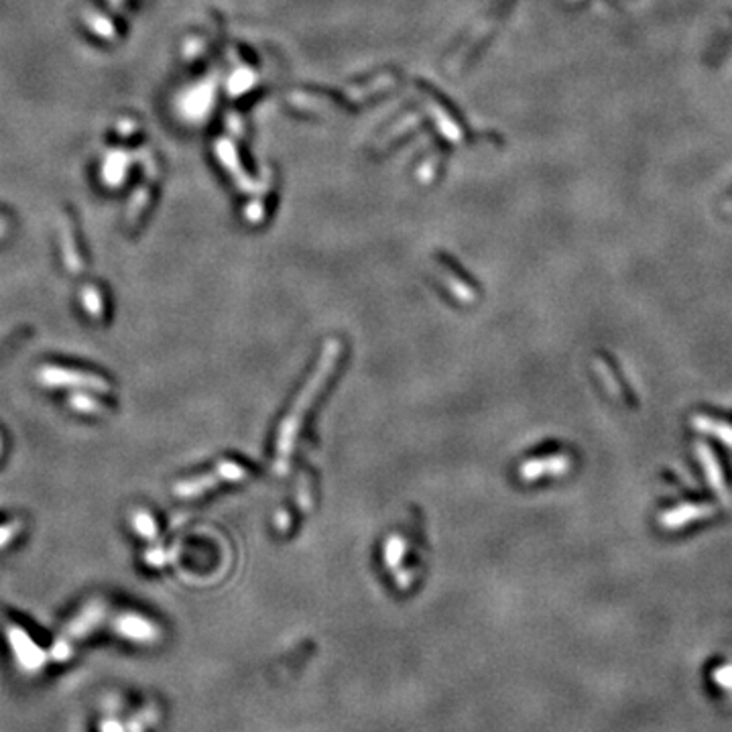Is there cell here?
Masks as SVG:
<instances>
[{
    "instance_id": "6da1fadb",
    "label": "cell",
    "mask_w": 732,
    "mask_h": 732,
    "mask_svg": "<svg viewBox=\"0 0 732 732\" xmlns=\"http://www.w3.org/2000/svg\"><path fill=\"white\" fill-rule=\"evenodd\" d=\"M342 350H344V346H342L340 340H328L324 344L322 356H320V360L315 364V370L311 373V377L303 385L302 393L297 395V399L291 405L287 417L283 419L279 433H277V456H275V466H273L277 474H285L289 470V458H291V452L295 448L297 435H300V430H302L303 417H305L307 409L311 407V403L317 399L320 390L326 387V383L330 381Z\"/></svg>"
},
{
    "instance_id": "7a4b0ae2",
    "label": "cell",
    "mask_w": 732,
    "mask_h": 732,
    "mask_svg": "<svg viewBox=\"0 0 732 732\" xmlns=\"http://www.w3.org/2000/svg\"><path fill=\"white\" fill-rule=\"evenodd\" d=\"M247 474H249V470H247L244 466H240L238 462L226 460V462H220V464L216 466V470L206 474V476L191 478V480H185V482L175 484V494H177V496H198V494H202V492L214 488L216 484H220V482H236V480H242Z\"/></svg>"
},
{
    "instance_id": "3957f363",
    "label": "cell",
    "mask_w": 732,
    "mask_h": 732,
    "mask_svg": "<svg viewBox=\"0 0 732 732\" xmlns=\"http://www.w3.org/2000/svg\"><path fill=\"white\" fill-rule=\"evenodd\" d=\"M39 381L45 387H76V388H92L98 393H108V383L96 375H87L80 370H70V368H59V366H43L39 370Z\"/></svg>"
},
{
    "instance_id": "277c9868",
    "label": "cell",
    "mask_w": 732,
    "mask_h": 732,
    "mask_svg": "<svg viewBox=\"0 0 732 732\" xmlns=\"http://www.w3.org/2000/svg\"><path fill=\"white\" fill-rule=\"evenodd\" d=\"M8 643L12 647L14 659L19 661L21 669L35 673L47 663V653L37 643L29 639V635L19 627H8Z\"/></svg>"
},
{
    "instance_id": "5b68a950",
    "label": "cell",
    "mask_w": 732,
    "mask_h": 732,
    "mask_svg": "<svg viewBox=\"0 0 732 732\" xmlns=\"http://www.w3.org/2000/svg\"><path fill=\"white\" fill-rule=\"evenodd\" d=\"M572 468V458L565 454H556L550 458H535V460H527L521 468H519V478L531 482L543 476H560L565 474Z\"/></svg>"
},
{
    "instance_id": "8992f818",
    "label": "cell",
    "mask_w": 732,
    "mask_h": 732,
    "mask_svg": "<svg viewBox=\"0 0 732 732\" xmlns=\"http://www.w3.org/2000/svg\"><path fill=\"white\" fill-rule=\"evenodd\" d=\"M116 631L121 637L134 641V643H153L159 639L157 625L138 616V614H123L116 620Z\"/></svg>"
},
{
    "instance_id": "52a82bcc",
    "label": "cell",
    "mask_w": 732,
    "mask_h": 732,
    "mask_svg": "<svg viewBox=\"0 0 732 732\" xmlns=\"http://www.w3.org/2000/svg\"><path fill=\"white\" fill-rule=\"evenodd\" d=\"M714 513H716V507H712V505H684V507H678V509L665 513L661 517V525L667 529H678L682 525H688L693 519L710 517Z\"/></svg>"
},
{
    "instance_id": "ba28073f",
    "label": "cell",
    "mask_w": 732,
    "mask_h": 732,
    "mask_svg": "<svg viewBox=\"0 0 732 732\" xmlns=\"http://www.w3.org/2000/svg\"><path fill=\"white\" fill-rule=\"evenodd\" d=\"M698 456H700V460H702L704 468H706V474H708V478H710V482H712L714 492L722 499V503H724L729 509H732V496L729 494V490H726V484H724V480H722V474H720V468H718V462L714 460V456H712L710 448H708V446H704V443H700V446H698Z\"/></svg>"
},
{
    "instance_id": "9c48e42d",
    "label": "cell",
    "mask_w": 732,
    "mask_h": 732,
    "mask_svg": "<svg viewBox=\"0 0 732 732\" xmlns=\"http://www.w3.org/2000/svg\"><path fill=\"white\" fill-rule=\"evenodd\" d=\"M405 552H407L405 537L399 533L388 535V539L385 541V565L388 567V572H397L399 563L405 558Z\"/></svg>"
},
{
    "instance_id": "30bf717a",
    "label": "cell",
    "mask_w": 732,
    "mask_h": 732,
    "mask_svg": "<svg viewBox=\"0 0 732 732\" xmlns=\"http://www.w3.org/2000/svg\"><path fill=\"white\" fill-rule=\"evenodd\" d=\"M102 614H104V606H96V604L87 606L86 612H84V614H80V616L72 623V627H70V635H74V637H84V635H86L87 631H90L94 625H98V623H100Z\"/></svg>"
},
{
    "instance_id": "8fae6325",
    "label": "cell",
    "mask_w": 732,
    "mask_h": 732,
    "mask_svg": "<svg viewBox=\"0 0 732 732\" xmlns=\"http://www.w3.org/2000/svg\"><path fill=\"white\" fill-rule=\"evenodd\" d=\"M693 426L698 430L706 431V433H712V435H718L729 448H732V428L726 426V423H720V421H712V419H706V417H693Z\"/></svg>"
},
{
    "instance_id": "7c38bea8",
    "label": "cell",
    "mask_w": 732,
    "mask_h": 732,
    "mask_svg": "<svg viewBox=\"0 0 732 732\" xmlns=\"http://www.w3.org/2000/svg\"><path fill=\"white\" fill-rule=\"evenodd\" d=\"M132 527L138 535H143L145 539H153L157 535V525L153 517L145 511H136L134 513V519H132Z\"/></svg>"
},
{
    "instance_id": "4fadbf2b",
    "label": "cell",
    "mask_w": 732,
    "mask_h": 732,
    "mask_svg": "<svg viewBox=\"0 0 732 732\" xmlns=\"http://www.w3.org/2000/svg\"><path fill=\"white\" fill-rule=\"evenodd\" d=\"M594 370L598 373V377H600V381H604L606 383V388H608V393L614 397V399H623V393H620V385L614 381V377H612V373H610V368L606 366V362L604 360H600V358H594Z\"/></svg>"
},
{
    "instance_id": "5bb4252c",
    "label": "cell",
    "mask_w": 732,
    "mask_h": 732,
    "mask_svg": "<svg viewBox=\"0 0 732 732\" xmlns=\"http://www.w3.org/2000/svg\"><path fill=\"white\" fill-rule=\"evenodd\" d=\"M86 21H87V25H90V27H92L98 35H102L104 39H114V37H116V31H114L112 23H110V21H106L104 17L94 14V12H87Z\"/></svg>"
},
{
    "instance_id": "9a60e30c",
    "label": "cell",
    "mask_w": 732,
    "mask_h": 732,
    "mask_svg": "<svg viewBox=\"0 0 732 732\" xmlns=\"http://www.w3.org/2000/svg\"><path fill=\"white\" fill-rule=\"evenodd\" d=\"M72 405H74V409L76 411H82V413H98L100 411V403L98 401H94L92 397H87L86 393H76V395H72Z\"/></svg>"
},
{
    "instance_id": "2e32d148",
    "label": "cell",
    "mask_w": 732,
    "mask_h": 732,
    "mask_svg": "<svg viewBox=\"0 0 732 732\" xmlns=\"http://www.w3.org/2000/svg\"><path fill=\"white\" fill-rule=\"evenodd\" d=\"M82 302H84L87 313H90L92 317H100V315H102V300H100V293H98L94 287H86V289H84Z\"/></svg>"
},
{
    "instance_id": "e0dca14e",
    "label": "cell",
    "mask_w": 732,
    "mask_h": 732,
    "mask_svg": "<svg viewBox=\"0 0 732 732\" xmlns=\"http://www.w3.org/2000/svg\"><path fill=\"white\" fill-rule=\"evenodd\" d=\"M147 200H149V191H147L145 187H140V189L136 191V198L129 204V222H134V220H136V216L140 214V208L147 204Z\"/></svg>"
},
{
    "instance_id": "ac0fdd59",
    "label": "cell",
    "mask_w": 732,
    "mask_h": 732,
    "mask_svg": "<svg viewBox=\"0 0 732 732\" xmlns=\"http://www.w3.org/2000/svg\"><path fill=\"white\" fill-rule=\"evenodd\" d=\"M19 529H21V523L2 525V527H0V547H4V545L14 537V533H19Z\"/></svg>"
},
{
    "instance_id": "d6986e66",
    "label": "cell",
    "mask_w": 732,
    "mask_h": 732,
    "mask_svg": "<svg viewBox=\"0 0 732 732\" xmlns=\"http://www.w3.org/2000/svg\"><path fill=\"white\" fill-rule=\"evenodd\" d=\"M51 657H53L55 661H65V659H70V657H72V647H70V643H67L65 639H63V641H57V645L53 647Z\"/></svg>"
},
{
    "instance_id": "ffe728a7",
    "label": "cell",
    "mask_w": 732,
    "mask_h": 732,
    "mask_svg": "<svg viewBox=\"0 0 732 732\" xmlns=\"http://www.w3.org/2000/svg\"><path fill=\"white\" fill-rule=\"evenodd\" d=\"M100 732H127V726L116 718H106L100 724Z\"/></svg>"
},
{
    "instance_id": "44dd1931",
    "label": "cell",
    "mask_w": 732,
    "mask_h": 732,
    "mask_svg": "<svg viewBox=\"0 0 732 732\" xmlns=\"http://www.w3.org/2000/svg\"><path fill=\"white\" fill-rule=\"evenodd\" d=\"M2 226H4V222H2V220H0V232H2Z\"/></svg>"
},
{
    "instance_id": "7402d4cb",
    "label": "cell",
    "mask_w": 732,
    "mask_h": 732,
    "mask_svg": "<svg viewBox=\"0 0 732 732\" xmlns=\"http://www.w3.org/2000/svg\"><path fill=\"white\" fill-rule=\"evenodd\" d=\"M0 450H2V441H0Z\"/></svg>"
}]
</instances>
